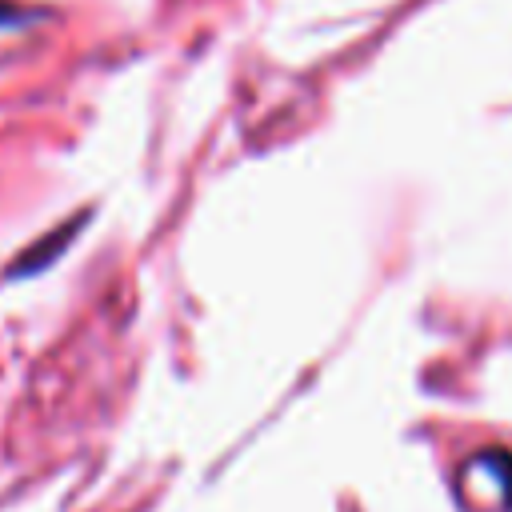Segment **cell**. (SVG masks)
I'll return each mask as SVG.
<instances>
[{
	"label": "cell",
	"instance_id": "obj_2",
	"mask_svg": "<svg viewBox=\"0 0 512 512\" xmlns=\"http://www.w3.org/2000/svg\"><path fill=\"white\" fill-rule=\"evenodd\" d=\"M28 20H40V12L36 8H20L12 0H0V28H20Z\"/></svg>",
	"mask_w": 512,
	"mask_h": 512
},
{
	"label": "cell",
	"instance_id": "obj_1",
	"mask_svg": "<svg viewBox=\"0 0 512 512\" xmlns=\"http://www.w3.org/2000/svg\"><path fill=\"white\" fill-rule=\"evenodd\" d=\"M84 228V216H72V220H64L60 228H52V232H44L36 244H28L20 256H16V264H12V276H32V272H40V268H48L64 248H68V240L76 236Z\"/></svg>",
	"mask_w": 512,
	"mask_h": 512
}]
</instances>
